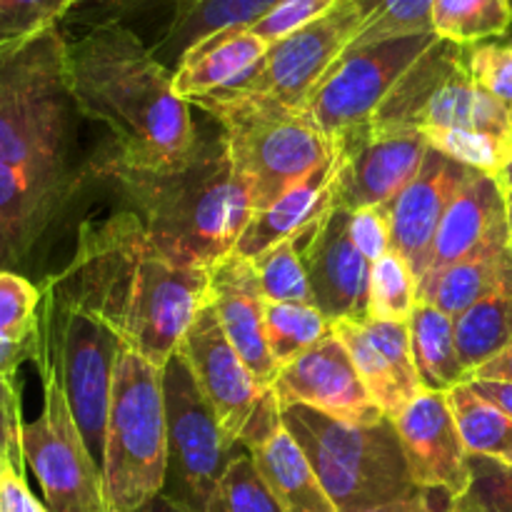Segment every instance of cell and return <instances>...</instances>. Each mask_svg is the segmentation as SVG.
I'll list each match as a JSON object with an SVG mask.
<instances>
[{
  "mask_svg": "<svg viewBox=\"0 0 512 512\" xmlns=\"http://www.w3.org/2000/svg\"><path fill=\"white\" fill-rule=\"evenodd\" d=\"M273 393L280 410L288 405H308L350 423H375L385 418L335 333L325 335L308 353L285 365L275 378Z\"/></svg>",
  "mask_w": 512,
  "mask_h": 512,
  "instance_id": "obj_18",
  "label": "cell"
},
{
  "mask_svg": "<svg viewBox=\"0 0 512 512\" xmlns=\"http://www.w3.org/2000/svg\"><path fill=\"white\" fill-rule=\"evenodd\" d=\"M350 238L370 265L390 253V220L383 205L360 208L350 213Z\"/></svg>",
  "mask_w": 512,
  "mask_h": 512,
  "instance_id": "obj_44",
  "label": "cell"
},
{
  "mask_svg": "<svg viewBox=\"0 0 512 512\" xmlns=\"http://www.w3.org/2000/svg\"><path fill=\"white\" fill-rule=\"evenodd\" d=\"M470 390L493 403L503 413L512 418V383H503V380H468Z\"/></svg>",
  "mask_w": 512,
  "mask_h": 512,
  "instance_id": "obj_48",
  "label": "cell"
},
{
  "mask_svg": "<svg viewBox=\"0 0 512 512\" xmlns=\"http://www.w3.org/2000/svg\"><path fill=\"white\" fill-rule=\"evenodd\" d=\"M40 288L18 270H0V335L10 340H33L38 333Z\"/></svg>",
  "mask_w": 512,
  "mask_h": 512,
  "instance_id": "obj_40",
  "label": "cell"
},
{
  "mask_svg": "<svg viewBox=\"0 0 512 512\" xmlns=\"http://www.w3.org/2000/svg\"><path fill=\"white\" fill-rule=\"evenodd\" d=\"M270 45L250 28H225L195 43L173 70V90L185 103L243 83Z\"/></svg>",
  "mask_w": 512,
  "mask_h": 512,
  "instance_id": "obj_23",
  "label": "cell"
},
{
  "mask_svg": "<svg viewBox=\"0 0 512 512\" xmlns=\"http://www.w3.org/2000/svg\"><path fill=\"white\" fill-rule=\"evenodd\" d=\"M448 400L468 455H480V458H493L512 465L510 415L473 393L468 383L450 390Z\"/></svg>",
  "mask_w": 512,
  "mask_h": 512,
  "instance_id": "obj_31",
  "label": "cell"
},
{
  "mask_svg": "<svg viewBox=\"0 0 512 512\" xmlns=\"http://www.w3.org/2000/svg\"><path fill=\"white\" fill-rule=\"evenodd\" d=\"M135 512H188V510L180 508L178 503H173V500L165 498V495L160 493V495H155L153 500H148L145 505H140Z\"/></svg>",
  "mask_w": 512,
  "mask_h": 512,
  "instance_id": "obj_50",
  "label": "cell"
},
{
  "mask_svg": "<svg viewBox=\"0 0 512 512\" xmlns=\"http://www.w3.org/2000/svg\"><path fill=\"white\" fill-rule=\"evenodd\" d=\"M438 495L443 493H433V490H415V493L408 495V498H400L395 500V503L380 505V508L365 510V512H450L453 500L450 498L438 500Z\"/></svg>",
  "mask_w": 512,
  "mask_h": 512,
  "instance_id": "obj_46",
  "label": "cell"
},
{
  "mask_svg": "<svg viewBox=\"0 0 512 512\" xmlns=\"http://www.w3.org/2000/svg\"><path fill=\"white\" fill-rule=\"evenodd\" d=\"M338 512H365L413 495L408 463L393 418L350 423L308 405L280 410Z\"/></svg>",
  "mask_w": 512,
  "mask_h": 512,
  "instance_id": "obj_6",
  "label": "cell"
},
{
  "mask_svg": "<svg viewBox=\"0 0 512 512\" xmlns=\"http://www.w3.org/2000/svg\"><path fill=\"white\" fill-rule=\"evenodd\" d=\"M498 293H512L510 245H493L473 258L425 275L418 283V300L435 305L453 320Z\"/></svg>",
  "mask_w": 512,
  "mask_h": 512,
  "instance_id": "obj_25",
  "label": "cell"
},
{
  "mask_svg": "<svg viewBox=\"0 0 512 512\" xmlns=\"http://www.w3.org/2000/svg\"><path fill=\"white\" fill-rule=\"evenodd\" d=\"M23 410H20V385L15 378L0 375V465L25 475L23 458Z\"/></svg>",
  "mask_w": 512,
  "mask_h": 512,
  "instance_id": "obj_43",
  "label": "cell"
},
{
  "mask_svg": "<svg viewBox=\"0 0 512 512\" xmlns=\"http://www.w3.org/2000/svg\"><path fill=\"white\" fill-rule=\"evenodd\" d=\"M168 475L163 370L125 345L105 425L103 480L110 512H135L163 493Z\"/></svg>",
  "mask_w": 512,
  "mask_h": 512,
  "instance_id": "obj_7",
  "label": "cell"
},
{
  "mask_svg": "<svg viewBox=\"0 0 512 512\" xmlns=\"http://www.w3.org/2000/svg\"><path fill=\"white\" fill-rule=\"evenodd\" d=\"M68 83L80 115L110 130L113 158L138 168L175 165L198 145L193 105L173 90V70L118 20L68 43Z\"/></svg>",
  "mask_w": 512,
  "mask_h": 512,
  "instance_id": "obj_3",
  "label": "cell"
},
{
  "mask_svg": "<svg viewBox=\"0 0 512 512\" xmlns=\"http://www.w3.org/2000/svg\"><path fill=\"white\" fill-rule=\"evenodd\" d=\"M423 135L428 138L430 148L438 153L448 155L468 168L480 170V173L495 175V178L503 175L512 158V140L498 138V135L448 128L423 130Z\"/></svg>",
  "mask_w": 512,
  "mask_h": 512,
  "instance_id": "obj_36",
  "label": "cell"
},
{
  "mask_svg": "<svg viewBox=\"0 0 512 512\" xmlns=\"http://www.w3.org/2000/svg\"><path fill=\"white\" fill-rule=\"evenodd\" d=\"M0 473H3V465H0Z\"/></svg>",
  "mask_w": 512,
  "mask_h": 512,
  "instance_id": "obj_54",
  "label": "cell"
},
{
  "mask_svg": "<svg viewBox=\"0 0 512 512\" xmlns=\"http://www.w3.org/2000/svg\"><path fill=\"white\" fill-rule=\"evenodd\" d=\"M430 25L440 40L463 48L505 38L512 30V0H433Z\"/></svg>",
  "mask_w": 512,
  "mask_h": 512,
  "instance_id": "obj_30",
  "label": "cell"
},
{
  "mask_svg": "<svg viewBox=\"0 0 512 512\" xmlns=\"http://www.w3.org/2000/svg\"><path fill=\"white\" fill-rule=\"evenodd\" d=\"M505 208H508V235H510V250H512V188H505Z\"/></svg>",
  "mask_w": 512,
  "mask_h": 512,
  "instance_id": "obj_51",
  "label": "cell"
},
{
  "mask_svg": "<svg viewBox=\"0 0 512 512\" xmlns=\"http://www.w3.org/2000/svg\"><path fill=\"white\" fill-rule=\"evenodd\" d=\"M363 25L355 0H338L333 8L305 28L268 48L258 68L243 80L220 93L250 95V98L273 100L285 108L305 110L310 95L350 48Z\"/></svg>",
  "mask_w": 512,
  "mask_h": 512,
  "instance_id": "obj_13",
  "label": "cell"
},
{
  "mask_svg": "<svg viewBox=\"0 0 512 512\" xmlns=\"http://www.w3.org/2000/svg\"><path fill=\"white\" fill-rule=\"evenodd\" d=\"M410 350L418 370L420 388L430 393H450L468 383L470 375L455 345V320L435 305L418 300L408 320Z\"/></svg>",
  "mask_w": 512,
  "mask_h": 512,
  "instance_id": "obj_28",
  "label": "cell"
},
{
  "mask_svg": "<svg viewBox=\"0 0 512 512\" xmlns=\"http://www.w3.org/2000/svg\"><path fill=\"white\" fill-rule=\"evenodd\" d=\"M333 333L353 358L370 398L388 418H398L405 405L423 393L410 350L408 323L335 320Z\"/></svg>",
  "mask_w": 512,
  "mask_h": 512,
  "instance_id": "obj_20",
  "label": "cell"
},
{
  "mask_svg": "<svg viewBox=\"0 0 512 512\" xmlns=\"http://www.w3.org/2000/svg\"><path fill=\"white\" fill-rule=\"evenodd\" d=\"M43 380V410L23 428V458L50 512H110L103 470L95 463L70 410L60 375L48 360H33Z\"/></svg>",
  "mask_w": 512,
  "mask_h": 512,
  "instance_id": "obj_11",
  "label": "cell"
},
{
  "mask_svg": "<svg viewBox=\"0 0 512 512\" xmlns=\"http://www.w3.org/2000/svg\"><path fill=\"white\" fill-rule=\"evenodd\" d=\"M473 173L468 165L430 148L418 175L383 205L390 220V250L410 265L418 283L443 215Z\"/></svg>",
  "mask_w": 512,
  "mask_h": 512,
  "instance_id": "obj_19",
  "label": "cell"
},
{
  "mask_svg": "<svg viewBox=\"0 0 512 512\" xmlns=\"http://www.w3.org/2000/svg\"><path fill=\"white\" fill-rule=\"evenodd\" d=\"M90 175L115 185L155 248L180 268L213 270L253 218L223 133L198 138L180 163L165 168H138L100 150L90 158Z\"/></svg>",
  "mask_w": 512,
  "mask_h": 512,
  "instance_id": "obj_4",
  "label": "cell"
},
{
  "mask_svg": "<svg viewBox=\"0 0 512 512\" xmlns=\"http://www.w3.org/2000/svg\"><path fill=\"white\" fill-rule=\"evenodd\" d=\"M435 40V33H420L345 50L320 80L305 110L330 140L370 123L390 90Z\"/></svg>",
  "mask_w": 512,
  "mask_h": 512,
  "instance_id": "obj_14",
  "label": "cell"
},
{
  "mask_svg": "<svg viewBox=\"0 0 512 512\" xmlns=\"http://www.w3.org/2000/svg\"><path fill=\"white\" fill-rule=\"evenodd\" d=\"M338 0H280L278 5L268 10L265 15H260L255 23L245 25V28L253 30L258 38H263L265 43L273 45L278 40L288 38L295 30L305 28L313 20H318L320 15L328 13Z\"/></svg>",
  "mask_w": 512,
  "mask_h": 512,
  "instance_id": "obj_42",
  "label": "cell"
},
{
  "mask_svg": "<svg viewBox=\"0 0 512 512\" xmlns=\"http://www.w3.org/2000/svg\"><path fill=\"white\" fill-rule=\"evenodd\" d=\"M208 303L213 305L225 338L245 360L260 385L273 388L278 378L265 340V293L250 258L230 253L210 270Z\"/></svg>",
  "mask_w": 512,
  "mask_h": 512,
  "instance_id": "obj_21",
  "label": "cell"
},
{
  "mask_svg": "<svg viewBox=\"0 0 512 512\" xmlns=\"http://www.w3.org/2000/svg\"><path fill=\"white\" fill-rule=\"evenodd\" d=\"M75 8V0H0V50L38 38Z\"/></svg>",
  "mask_w": 512,
  "mask_h": 512,
  "instance_id": "obj_39",
  "label": "cell"
},
{
  "mask_svg": "<svg viewBox=\"0 0 512 512\" xmlns=\"http://www.w3.org/2000/svg\"><path fill=\"white\" fill-rule=\"evenodd\" d=\"M205 512H283V508L245 450L218 480Z\"/></svg>",
  "mask_w": 512,
  "mask_h": 512,
  "instance_id": "obj_37",
  "label": "cell"
},
{
  "mask_svg": "<svg viewBox=\"0 0 512 512\" xmlns=\"http://www.w3.org/2000/svg\"><path fill=\"white\" fill-rule=\"evenodd\" d=\"M0 512H50L30 493L25 475L15 470H3L0 473Z\"/></svg>",
  "mask_w": 512,
  "mask_h": 512,
  "instance_id": "obj_45",
  "label": "cell"
},
{
  "mask_svg": "<svg viewBox=\"0 0 512 512\" xmlns=\"http://www.w3.org/2000/svg\"><path fill=\"white\" fill-rule=\"evenodd\" d=\"M300 255L315 308L333 323L368 318L370 263L350 238V210L330 205L300 233Z\"/></svg>",
  "mask_w": 512,
  "mask_h": 512,
  "instance_id": "obj_16",
  "label": "cell"
},
{
  "mask_svg": "<svg viewBox=\"0 0 512 512\" xmlns=\"http://www.w3.org/2000/svg\"><path fill=\"white\" fill-rule=\"evenodd\" d=\"M163 398L168 428L163 495L188 512H205L218 480L245 448L228 443L180 350L163 368Z\"/></svg>",
  "mask_w": 512,
  "mask_h": 512,
  "instance_id": "obj_10",
  "label": "cell"
},
{
  "mask_svg": "<svg viewBox=\"0 0 512 512\" xmlns=\"http://www.w3.org/2000/svg\"><path fill=\"white\" fill-rule=\"evenodd\" d=\"M178 350L215 410L228 443L253 450L283 425L273 388L260 385L230 345L213 305L205 303L195 315Z\"/></svg>",
  "mask_w": 512,
  "mask_h": 512,
  "instance_id": "obj_12",
  "label": "cell"
},
{
  "mask_svg": "<svg viewBox=\"0 0 512 512\" xmlns=\"http://www.w3.org/2000/svg\"><path fill=\"white\" fill-rule=\"evenodd\" d=\"M500 183H503L505 188H512V158H510L508 168H505L503 175H500Z\"/></svg>",
  "mask_w": 512,
  "mask_h": 512,
  "instance_id": "obj_52",
  "label": "cell"
},
{
  "mask_svg": "<svg viewBox=\"0 0 512 512\" xmlns=\"http://www.w3.org/2000/svg\"><path fill=\"white\" fill-rule=\"evenodd\" d=\"M248 453L283 512H338L320 485L308 455L285 425Z\"/></svg>",
  "mask_w": 512,
  "mask_h": 512,
  "instance_id": "obj_26",
  "label": "cell"
},
{
  "mask_svg": "<svg viewBox=\"0 0 512 512\" xmlns=\"http://www.w3.org/2000/svg\"><path fill=\"white\" fill-rule=\"evenodd\" d=\"M455 345L470 378L475 370L508 350L512 345V293L490 295L458 315Z\"/></svg>",
  "mask_w": 512,
  "mask_h": 512,
  "instance_id": "obj_29",
  "label": "cell"
},
{
  "mask_svg": "<svg viewBox=\"0 0 512 512\" xmlns=\"http://www.w3.org/2000/svg\"><path fill=\"white\" fill-rule=\"evenodd\" d=\"M450 512H512V465L470 455V485Z\"/></svg>",
  "mask_w": 512,
  "mask_h": 512,
  "instance_id": "obj_38",
  "label": "cell"
},
{
  "mask_svg": "<svg viewBox=\"0 0 512 512\" xmlns=\"http://www.w3.org/2000/svg\"><path fill=\"white\" fill-rule=\"evenodd\" d=\"M330 333L333 320L313 303H265V340L278 373Z\"/></svg>",
  "mask_w": 512,
  "mask_h": 512,
  "instance_id": "obj_32",
  "label": "cell"
},
{
  "mask_svg": "<svg viewBox=\"0 0 512 512\" xmlns=\"http://www.w3.org/2000/svg\"><path fill=\"white\" fill-rule=\"evenodd\" d=\"M370 125L385 133L448 128L512 140V110L470 78L468 48L440 38L410 65Z\"/></svg>",
  "mask_w": 512,
  "mask_h": 512,
  "instance_id": "obj_9",
  "label": "cell"
},
{
  "mask_svg": "<svg viewBox=\"0 0 512 512\" xmlns=\"http://www.w3.org/2000/svg\"><path fill=\"white\" fill-rule=\"evenodd\" d=\"M50 278L160 370L178 353L210 288V270L170 263L130 210L85 223L73 258Z\"/></svg>",
  "mask_w": 512,
  "mask_h": 512,
  "instance_id": "obj_2",
  "label": "cell"
},
{
  "mask_svg": "<svg viewBox=\"0 0 512 512\" xmlns=\"http://www.w3.org/2000/svg\"><path fill=\"white\" fill-rule=\"evenodd\" d=\"M190 105L205 110L220 125L253 215L270 208L335 155L333 140L308 110L233 93H213Z\"/></svg>",
  "mask_w": 512,
  "mask_h": 512,
  "instance_id": "obj_5",
  "label": "cell"
},
{
  "mask_svg": "<svg viewBox=\"0 0 512 512\" xmlns=\"http://www.w3.org/2000/svg\"><path fill=\"white\" fill-rule=\"evenodd\" d=\"M393 423L415 488L458 500L470 485V455L460 438L448 393L423 390Z\"/></svg>",
  "mask_w": 512,
  "mask_h": 512,
  "instance_id": "obj_17",
  "label": "cell"
},
{
  "mask_svg": "<svg viewBox=\"0 0 512 512\" xmlns=\"http://www.w3.org/2000/svg\"><path fill=\"white\" fill-rule=\"evenodd\" d=\"M78 115L60 28L0 50V270L28 263L90 175Z\"/></svg>",
  "mask_w": 512,
  "mask_h": 512,
  "instance_id": "obj_1",
  "label": "cell"
},
{
  "mask_svg": "<svg viewBox=\"0 0 512 512\" xmlns=\"http://www.w3.org/2000/svg\"><path fill=\"white\" fill-rule=\"evenodd\" d=\"M78 3H83V0H75V5H78Z\"/></svg>",
  "mask_w": 512,
  "mask_h": 512,
  "instance_id": "obj_53",
  "label": "cell"
},
{
  "mask_svg": "<svg viewBox=\"0 0 512 512\" xmlns=\"http://www.w3.org/2000/svg\"><path fill=\"white\" fill-rule=\"evenodd\" d=\"M335 198L343 210L378 208L390 203L418 175L430 143L418 130L385 133L365 123L333 138Z\"/></svg>",
  "mask_w": 512,
  "mask_h": 512,
  "instance_id": "obj_15",
  "label": "cell"
},
{
  "mask_svg": "<svg viewBox=\"0 0 512 512\" xmlns=\"http://www.w3.org/2000/svg\"><path fill=\"white\" fill-rule=\"evenodd\" d=\"M363 13V25L348 50L405 35L433 33L430 10L433 0H355Z\"/></svg>",
  "mask_w": 512,
  "mask_h": 512,
  "instance_id": "obj_34",
  "label": "cell"
},
{
  "mask_svg": "<svg viewBox=\"0 0 512 512\" xmlns=\"http://www.w3.org/2000/svg\"><path fill=\"white\" fill-rule=\"evenodd\" d=\"M418 305V280L395 250L370 265L368 318L383 323H408Z\"/></svg>",
  "mask_w": 512,
  "mask_h": 512,
  "instance_id": "obj_33",
  "label": "cell"
},
{
  "mask_svg": "<svg viewBox=\"0 0 512 512\" xmlns=\"http://www.w3.org/2000/svg\"><path fill=\"white\" fill-rule=\"evenodd\" d=\"M335 173H338V163H335L333 155L328 163H323L318 170H313L308 178L300 180L298 185H293V188H290L283 198L275 200L270 208L255 213L253 218H250L248 228L240 235L233 253L255 260L258 255H263L265 250L273 248V245L305 233V230H308L315 220L323 218L325 210L333 205Z\"/></svg>",
  "mask_w": 512,
  "mask_h": 512,
  "instance_id": "obj_24",
  "label": "cell"
},
{
  "mask_svg": "<svg viewBox=\"0 0 512 512\" xmlns=\"http://www.w3.org/2000/svg\"><path fill=\"white\" fill-rule=\"evenodd\" d=\"M470 380H503V383H512V345L508 350L478 368Z\"/></svg>",
  "mask_w": 512,
  "mask_h": 512,
  "instance_id": "obj_49",
  "label": "cell"
},
{
  "mask_svg": "<svg viewBox=\"0 0 512 512\" xmlns=\"http://www.w3.org/2000/svg\"><path fill=\"white\" fill-rule=\"evenodd\" d=\"M278 3L280 0H175L165 35L153 45L155 58L175 70L195 43L218 30L245 28Z\"/></svg>",
  "mask_w": 512,
  "mask_h": 512,
  "instance_id": "obj_27",
  "label": "cell"
},
{
  "mask_svg": "<svg viewBox=\"0 0 512 512\" xmlns=\"http://www.w3.org/2000/svg\"><path fill=\"white\" fill-rule=\"evenodd\" d=\"M40 295L43 300L33 360H48L55 365L75 423L95 463L103 470L110 390L115 363L125 343L103 315L60 288L50 275L45 278Z\"/></svg>",
  "mask_w": 512,
  "mask_h": 512,
  "instance_id": "obj_8",
  "label": "cell"
},
{
  "mask_svg": "<svg viewBox=\"0 0 512 512\" xmlns=\"http://www.w3.org/2000/svg\"><path fill=\"white\" fill-rule=\"evenodd\" d=\"M493 245H510L505 185L495 175L475 170L443 215L425 258L423 278L473 258Z\"/></svg>",
  "mask_w": 512,
  "mask_h": 512,
  "instance_id": "obj_22",
  "label": "cell"
},
{
  "mask_svg": "<svg viewBox=\"0 0 512 512\" xmlns=\"http://www.w3.org/2000/svg\"><path fill=\"white\" fill-rule=\"evenodd\" d=\"M35 355V338L33 340H10L0 335V375L15 378L18 368L25 360H33Z\"/></svg>",
  "mask_w": 512,
  "mask_h": 512,
  "instance_id": "obj_47",
  "label": "cell"
},
{
  "mask_svg": "<svg viewBox=\"0 0 512 512\" xmlns=\"http://www.w3.org/2000/svg\"><path fill=\"white\" fill-rule=\"evenodd\" d=\"M468 70L475 85L493 95L498 103L512 110V43L510 40H488L470 45Z\"/></svg>",
  "mask_w": 512,
  "mask_h": 512,
  "instance_id": "obj_41",
  "label": "cell"
},
{
  "mask_svg": "<svg viewBox=\"0 0 512 512\" xmlns=\"http://www.w3.org/2000/svg\"><path fill=\"white\" fill-rule=\"evenodd\" d=\"M265 300L273 303H313L308 273L300 255V235L283 240L253 260Z\"/></svg>",
  "mask_w": 512,
  "mask_h": 512,
  "instance_id": "obj_35",
  "label": "cell"
}]
</instances>
